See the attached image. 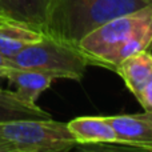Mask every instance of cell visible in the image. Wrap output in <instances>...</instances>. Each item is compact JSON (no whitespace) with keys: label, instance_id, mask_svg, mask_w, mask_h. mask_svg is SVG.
Returning a JSON list of instances; mask_svg holds the SVG:
<instances>
[{"label":"cell","instance_id":"1","mask_svg":"<svg viewBox=\"0 0 152 152\" xmlns=\"http://www.w3.org/2000/svg\"><path fill=\"white\" fill-rule=\"evenodd\" d=\"M76 47L89 64L115 72L127 58L152 50V4L104 23Z\"/></svg>","mask_w":152,"mask_h":152},{"label":"cell","instance_id":"11","mask_svg":"<svg viewBox=\"0 0 152 152\" xmlns=\"http://www.w3.org/2000/svg\"><path fill=\"white\" fill-rule=\"evenodd\" d=\"M51 115L40 108L23 102L13 91L0 89V123L23 119H50Z\"/></svg>","mask_w":152,"mask_h":152},{"label":"cell","instance_id":"9","mask_svg":"<svg viewBox=\"0 0 152 152\" xmlns=\"http://www.w3.org/2000/svg\"><path fill=\"white\" fill-rule=\"evenodd\" d=\"M68 131L77 144L116 143V136L105 116H80L67 123Z\"/></svg>","mask_w":152,"mask_h":152},{"label":"cell","instance_id":"4","mask_svg":"<svg viewBox=\"0 0 152 152\" xmlns=\"http://www.w3.org/2000/svg\"><path fill=\"white\" fill-rule=\"evenodd\" d=\"M0 137L19 152H68L77 143L67 123L50 119H23L0 123Z\"/></svg>","mask_w":152,"mask_h":152},{"label":"cell","instance_id":"5","mask_svg":"<svg viewBox=\"0 0 152 152\" xmlns=\"http://www.w3.org/2000/svg\"><path fill=\"white\" fill-rule=\"evenodd\" d=\"M115 72L123 79L127 88L136 97L144 111L152 112V53L151 51L127 58Z\"/></svg>","mask_w":152,"mask_h":152},{"label":"cell","instance_id":"2","mask_svg":"<svg viewBox=\"0 0 152 152\" xmlns=\"http://www.w3.org/2000/svg\"><path fill=\"white\" fill-rule=\"evenodd\" d=\"M150 4L147 0H51L45 35L77 45L97 27Z\"/></svg>","mask_w":152,"mask_h":152},{"label":"cell","instance_id":"13","mask_svg":"<svg viewBox=\"0 0 152 152\" xmlns=\"http://www.w3.org/2000/svg\"><path fill=\"white\" fill-rule=\"evenodd\" d=\"M0 152H19V150L15 145L11 144L10 142L0 137Z\"/></svg>","mask_w":152,"mask_h":152},{"label":"cell","instance_id":"6","mask_svg":"<svg viewBox=\"0 0 152 152\" xmlns=\"http://www.w3.org/2000/svg\"><path fill=\"white\" fill-rule=\"evenodd\" d=\"M116 136V143L152 151V112L105 116Z\"/></svg>","mask_w":152,"mask_h":152},{"label":"cell","instance_id":"3","mask_svg":"<svg viewBox=\"0 0 152 152\" xmlns=\"http://www.w3.org/2000/svg\"><path fill=\"white\" fill-rule=\"evenodd\" d=\"M89 66L86 56L74 44L44 35L10 59V67L39 69L55 74L59 79L80 81Z\"/></svg>","mask_w":152,"mask_h":152},{"label":"cell","instance_id":"10","mask_svg":"<svg viewBox=\"0 0 152 152\" xmlns=\"http://www.w3.org/2000/svg\"><path fill=\"white\" fill-rule=\"evenodd\" d=\"M44 34L15 23H0V53L5 59H12L23 48L39 42Z\"/></svg>","mask_w":152,"mask_h":152},{"label":"cell","instance_id":"18","mask_svg":"<svg viewBox=\"0 0 152 152\" xmlns=\"http://www.w3.org/2000/svg\"><path fill=\"white\" fill-rule=\"evenodd\" d=\"M150 152H152V151H150Z\"/></svg>","mask_w":152,"mask_h":152},{"label":"cell","instance_id":"12","mask_svg":"<svg viewBox=\"0 0 152 152\" xmlns=\"http://www.w3.org/2000/svg\"><path fill=\"white\" fill-rule=\"evenodd\" d=\"M68 152H148L142 148L124 145L119 143H88V144H76Z\"/></svg>","mask_w":152,"mask_h":152},{"label":"cell","instance_id":"16","mask_svg":"<svg viewBox=\"0 0 152 152\" xmlns=\"http://www.w3.org/2000/svg\"><path fill=\"white\" fill-rule=\"evenodd\" d=\"M147 1H150V3H152V0H147Z\"/></svg>","mask_w":152,"mask_h":152},{"label":"cell","instance_id":"15","mask_svg":"<svg viewBox=\"0 0 152 152\" xmlns=\"http://www.w3.org/2000/svg\"><path fill=\"white\" fill-rule=\"evenodd\" d=\"M3 68H4V67H0V79L3 77ZM0 89H1V88H0Z\"/></svg>","mask_w":152,"mask_h":152},{"label":"cell","instance_id":"14","mask_svg":"<svg viewBox=\"0 0 152 152\" xmlns=\"http://www.w3.org/2000/svg\"><path fill=\"white\" fill-rule=\"evenodd\" d=\"M0 67H10V60L0 53Z\"/></svg>","mask_w":152,"mask_h":152},{"label":"cell","instance_id":"7","mask_svg":"<svg viewBox=\"0 0 152 152\" xmlns=\"http://www.w3.org/2000/svg\"><path fill=\"white\" fill-rule=\"evenodd\" d=\"M51 0H0V20L36 29L45 35Z\"/></svg>","mask_w":152,"mask_h":152},{"label":"cell","instance_id":"17","mask_svg":"<svg viewBox=\"0 0 152 152\" xmlns=\"http://www.w3.org/2000/svg\"><path fill=\"white\" fill-rule=\"evenodd\" d=\"M0 23H1V20H0Z\"/></svg>","mask_w":152,"mask_h":152},{"label":"cell","instance_id":"8","mask_svg":"<svg viewBox=\"0 0 152 152\" xmlns=\"http://www.w3.org/2000/svg\"><path fill=\"white\" fill-rule=\"evenodd\" d=\"M3 77L7 79L12 86H15V94L23 102L36 105L39 96L50 88V86L59 77L55 74L39 69L16 68V67H4Z\"/></svg>","mask_w":152,"mask_h":152}]
</instances>
